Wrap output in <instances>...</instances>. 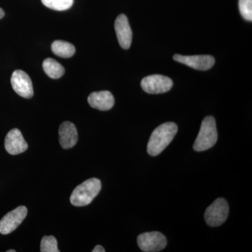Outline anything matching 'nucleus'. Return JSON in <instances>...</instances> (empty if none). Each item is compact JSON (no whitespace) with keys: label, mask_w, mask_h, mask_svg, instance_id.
<instances>
[{"label":"nucleus","mask_w":252,"mask_h":252,"mask_svg":"<svg viewBox=\"0 0 252 252\" xmlns=\"http://www.w3.org/2000/svg\"><path fill=\"white\" fill-rule=\"evenodd\" d=\"M178 127L173 122L162 124L152 132L147 144V152L152 157L159 155L169 145L177 134Z\"/></svg>","instance_id":"nucleus-1"},{"label":"nucleus","mask_w":252,"mask_h":252,"mask_svg":"<svg viewBox=\"0 0 252 252\" xmlns=\"http://www.w3.org/2000/svg\"><path fill=\"white\" fill-rule=\"evenodd\" d=\"M100 180L91 178L83 182L73 190L70 202L74 206L83 207L89 205L98 195L101 190Z\"/></svg>","instance_id":"nucleus-2"},{"label":"nucleus","mask_w":252,"mask_h":252,"mask_svg":"<svg viewBox=\"0 0 252 252\" xmlns=\"http://www.w3.org/2000/svg\"><path fill=\"white\" fill-rule=\"evenodd\" d=\"M218 139L216 121L215 118L209 116L202 122L200 131L193 144L195 152H203L212 148L217 143Z\"/></svg>","instance_id":"nucleus-3"},{"label":"nucleus","mask_w":252,"mask_h":252,"mask_svg":"<svg viewBox=\"0 0 252 252\" xmlns=\"http://www.w3.org/2000/svg\"><path fill=\"white\" fill-rule=\"evenodd\" d=\"M229 214V206L226 200L218 198L207 207L205 213V220L207 224L212 227L223 224Z\"/></svg>","instance_id":"nucleus-4"},{"label":"nucleus","mask_w":252,"mask_h":252,"mask_svg":"<svg viewBox=\"0 0 252 252\" xmlns=\"http://www.w3.org/2000/svg\"><path fill=\"white\" fill-rule=\"evenodd\" d=\"M137 245L142 251L157 252L164 250L167 246V239L160 232L144 233L137 237Z\"/></svg>","instance_id":"nucleus-5"},{"label":"nucleus","mask_w":252,"mask_h":252,"mask_svg":"<svg viewBox=\"0 0 252 252\" xmlns=\"http://www.w3.org/2000/svg\"><path fill=\"white\" fill-rule=\"evenodd\" d=\"M173 82L170 78L160 74H153L144 77L141 81V86L149 94H160L170 90Z\"/></svg>","instance_id":"nucleus-6"},{"label":"nucleus","mask_w":252,"mask_h":252,"mask_svg":"<svg viewBox=\"0 0 252 252\" xmlns=\"http://www.w3.org/2000/svg\"><path fill=\"white\" fill-rule=\"evenodd\" d=\"M28 209L25 206L18 207L6 214L0 220V233L7 235L12 233L26 219Z\"/></svg>","instance_id":"nucleus-7"},{"label":"nucleus","mask_w":252,"mask_h":252,"mask_svg":"<svg viewBox=\"0 0 252 252\" xmlns=\"http://www.w3.org/2000/svg\"><path fill=\"white\" fill-rule=\"evenodd\" d=\"M11 86L15 92L24 98H31L34 94L32 83L27 73L18 70L13 72L11 79Z\"/></svg>","instance_id":"nucleus-8"},{"label":"nucleus","mask_w":252,"mask_h":252,"mask_svg":"<svg viewBox=\"0 0 252 252\" xmlns=\"http://www.w3.org/2000/svg\"><path fill=\"white\" fill-rule=\"evenodd\" d=\"M174 60L177 62L182 63L189 67L193 68L197 70L205 71L213 67L215 60L213 56L208 55L203 56H182L176 54Z\"/></svg>","instance_id":"nucleus-9"},{"label":"nucleus","mask_w":252,"mask_h":252,"mask_svg":"<svg viewBox=\"0 0 252 252\" xmlns=\"http://www.w3.org/2000/svg\"><path fill=\"white\" fill-rule=\"evenodd\" d=\"M119 45L124 49H128L132 43V32L128 19L125 14L118 16L114 24Z\"/></svg>","instance_id":"nucleus-10"},{"label":"nucleus","mask_w":252,"mask_h":252,"mask_svg":"<svg viewBox=\"0 0 252 252\" xmlns=\"http://www.w3.org/2000/svg\"><path fill=\"white\" fill-rule=\"evenodd\" d=\"M4 147L9 154L17 155L26 152L28 146L21 131L14 128L10 130L5 137Z\"/></svg>","instance_id":"nucleus-11"},{"label":"nucleus","mask_w":252,"mask_h":252,"mask_svg":"<svg viewBox=\"0 0 252 252\" xmlns=\"http://www.w3.org/2000/svg\"><path fill=\"white\" fill-rule=\"evenodd\" d=\"M88 102L93 108L100 111H107L114 107V98L109 91H99L90 94L88 97Z\"/></svg>","instance_id":"nucleus-12"},{"label":"nucleus","mask_w":252,"mask_h":252,"mask_svg":"<svg viewBox=\"0 0 252 252\" xmlns=\"http://www.w3.org/2000/svg\"><path fill=\"white\" fill-rule=\"evenodd\" d=\"M78 140L76 126L69 122H63L59 127V141L63 149L72 148Z\"/></svg>","instance_id":"nucleus-13"},{"label":"nucleus","mask_w":252,"mask_h":252,"mask_svg":"<svg viewBox=\"0 0 252 252\" xmlns=\"http://www.w3.org/2000/svg\"><path fill=\"white\" fill-rule=\"evenodd\" d=\"M51 49L55 55L61 58L67 59L75 54V47L67 41L56 40L51 45Z\"/></svg>","instance_id":"nucleus-14"},{"label":"nucleus","mask_w":252,"mask_h":252,"mask_svg":"<svg viewBox=\"0 0 252 252\" xmlns=\"http://www.w3.org/2000/svg\"><path fill=\"white\" fill-rule=\"evenodd\" d=\"M44 72L51 79H57L63 77L64 73V67L56 60L46 59L43 63Z\"/></svg>","instance_id":"nucleus-15"},{"label":"nucleus","mask_w":252,"mask_h":252,"mask_svg":"<svg viewBox=\"0 0 252 252\" xmlns=\"http://www.w3.org/2000/svg\"><path fill=\"white\" fill-rule=\"evenodd\" d=\"M46 7L56 11H65L70 9L74 4V0H41Z\"/></svg>","instance_id":"nucleus-16"},{"label":"nucleus","mask_w":252,"mask_h":252,"mask_svg":"<svg viewBox=\"0 0 252 252\" xmlns=\"http://www.w3.org/2000/svg\"><path fill=\"white\" fill-rule=\"evenodd\" d=\"M40 251L41 252H59L56 238L54 236L43 237L41 242Z\"/></svg>","instance_id":"nucleus-17"},{"label":"nucleus","mask_w":252,"mask_h":252,"mask_svg":"<svg viewBox=\"0 0 252 252\" xmlns=\"http://www.w3.org/2000/svg\"><path fill=\"white\" fill-rule=\"evenodd\" d=\"M239 9L244 19L252 21V0H239Z\"/></svg>","instance_id":"nucleus-18"},{"label":"nucleus","mask_w":252,"mask_h":252,"mask_svg":"<svg viewBox=\"0 0 252 252\" xmlns=\"http://www.w3.org/2000/svg\"><path fill=\"white\" fill-rule=\"evenodd\" d=\"M93 252H104L105 250H104V248H102L101 245H97V246L94 247V250H93Z\"/></svg>","instance_id":"nucleus-19"},{"label":"nucleus","mask_w":252,"mask_h":252,"mask_svg":"<svg viewBox=\"0 0 252 252\" xmlns=\"http://www.w3.org/2000/svg\"><path fill=\"white\" fill-rule=\"evenodd\" d=\"M4 16V10L1 9L0 8V19H1Z\"/></svg>","instance_id":"nucleus-20"},{"label":"nucleus","mask_w":252,"mask_h":252,"mask_svg":"<svg viewBox=\"0 0 252 252\" xmlns=\"http://www.w3.org/2000/svg\"><path fill=\"white\" fill-rule=\"evenodd\" d=\"M7 252H16V251H15V250H8Z\"/></svg>","instance_id":"nucleus-21"}]
</instances>
